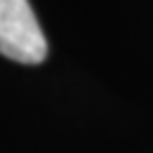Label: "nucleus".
Instances as JSON below:
<instances>
[{"label":"nucleus","instance_id":"nucleus-1","mask_svg":"<svg viewBox=\"0 0 153 153\" xmlns=\"http://www.w3.org/2000/svg\"><path fill=\"white\" fill-rule=\"evenodd\" d=\"M48 46L27 0H0V55L21 64L46 59Z\"/></svg>","mask_w":153,"mask_h":153}]
</instances>
